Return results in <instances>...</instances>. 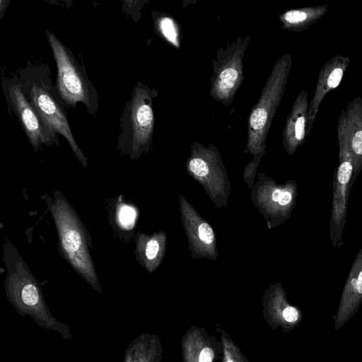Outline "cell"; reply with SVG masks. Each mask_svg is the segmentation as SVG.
Instances as JSON below:
<instances>
[{
  "mask_svg": "<svg viewBox=\"0 0 362 362\" xmlns=\"http://www.w3.org/2000/svg\"><path fill=\"white\" fill-rule=\"evenodd\" d=\"M354 165L347 146L340 150L339 163L333 179V198L329 222V236L334 248L342 245L343 230L346 222L349 193L354 184Z\"/></svg>",
  "mask_w": 362,
  "mask_h": 362,
  "instance_id": "obj_9",
  "label": "cell"
},
{
  "mask_svg": "<svg viewBox=\"0 0 362 362\" xmlns=\"http://www.w3.org/2000/svg\"><path fill=\"white\" fill-rule=\"evenodd\" d=\"M302 101L298 100L288 117L284 131L283 146L288 155H292L305 136V118Z\"/></svg>",
  "mask_w": 362,
  "mask_h": 362,
  "instance_id": "obj_15",
  "label": "cell"
},
{
  "mask_svg": "<svg viewBox=\"0 0 362 362\" xmlns=\"http://www.w3.org/2000/svg\"><path fill=\"white\" fill-rule=\"evenodd\" d=\"M279 18L283 23V28L292 29L304 23L308 19V13L303 10H290L282 13Z\"/></svg>",
  "mask_w": 362,
  "mask_h": 362,
  "instance_id": "obj_19",
  "label": "cell"
},
{
  "mask_svg": "<svg viewBox=\"0 0 362 362\" xmlns=\"http://www.w3.org/2000/svg\"><path fill=\"white\" fill-rule=\"evenodd\" d=\"M362 303V246L351 265L339 299L336 314L333 316L334 329L345 325L358 312Z\"/></svg>",
  "mask_w": 362,
  "mask_h": 362,
  "instance_id": "obj_12",
  "label": "cell"
},
{
  "mask_svg": "<svg viewBox=\"0 0 362 362\" xmlns=\"http://www.w3.org/2000/svg\"><path fill=\"white\" fill-rule=\"evenodd\" d=\"M289 65L290 57L287 54L276 61L250 112L245 152L251 154L252 161L257 165L266 152V138L284 94Z\"/></svg>",
  "mask_w": 362,
  "mask_h": 362,
  "instance_id": "obj_3",
  "label": "cell"
},
{
  "mask_svg": "<svg viewBox=\"0 0 362 362\" xmlns=\"http://www.w3.org/2000/svg\"><path fill=\"white\" fill-rule=\"evenodd\" d=\"M49 209L57 228L62 256L74 269L97 292L102 293L88 250L87 230L65 197L54 192Z\"/></svg>",
  "mask_w": 362,
  "mask_h": 362,
  "instance_id": "obj_1",
  "label": "cell"
},
{
  "mask_svg": "<svg viewBox=\"0 0 362 362\" xmlns=\"http://www.w3.org/2000/svg\"><path fill=\"white\" fill-rule=\"evenodd\" d=\"M9 94L16 115L30 144L35 149H37L42 144L49 140V136L52 133L44 124L30 102L27 100L19 85L11 86Z\"/></svg>",
  "mask_w": 362,
  "mask_h": 362,
  "instance_id": "obj_13",
  "label": "cell"
},
{
  "mask_svg": "<svg viewBox=\"0 0 362 362\" xmlns=\"http://www.w3.org/2000/svg\"><path fill=\"white\" fill-rule=\"evenodd\" d=\"M136 210L134 207L124 203L118 202L115 210V221L122 229H132L136 222Z\"/></svg>",
  "mask_w": 362,
  "mask_h": 362,
  "instance_id": "obj_18",
  "label": "cell"
},
{
  "mask_svg": "<svg viewBox=\"0 0 362 362\" xmlns=\"http://www.w3.org/2000/svg\"><path fill=\"white\" fill-rule=\"evenodd\" d=\"M178 202L180 220L187 238L191 258H206L216 261L218 250L213 227L181 194H179Z\"/></svg>",
  "mask_w": 362,
  "mask_h": 362,
  "instance_id": "obj_10",
  "label": "cell"
},
{
  "mask_svg": "<svg viewBox=\"0 0 362 362\" xmlns=\"http://www.w3.org/2000/svg\"><path fill=\"white\" fill-rule=\"evenodd\" d=\"M152 91L145 85H137L127 103L122 119V136L130 153L139 156L147 152L154 127Z\"/></svg>",
  "mask_w": 362,
  "mask_h": 362,
  "instance_id": "obj_8",
  "label": "cell"
},
{
  "mask_svg": "<svg viewBox=\"0 0 362 362\" xmlns=\"http://www.w3.org/2000/svg\"><path fill=\"white\" fill-rule=\"evenodd\" d=\"M282 317L287 322L296 323L300 318V311L296 307L287 305L283 310Z\"/></svg>",
  "mask_w": 362,
  "mask_h": 362,
  "instance_id": "obj_20",
  "label": "cell"
},
{
  "mask_svg": "<svg viewBox=\"0 0 362 362\" xmlns=\"http://www.w3.org/2000/svg\"><path fill=\"white\" fill-rule=\"evenodd\" d=\"M167 235L158 231L152 235L139 233L136 238V257L148 272H153L161 264L166 251Z\"/></svg>",
  "mask_w": 362,
  "mask_h": 362,
  "instance_id": "obj_14",
  "label": "cell"
},
{
  "mask_svg": "<svg viewBox=\"0 0 362 362\" xmlns=\"http://www.w3.org/2000/svg\"><path fill=\"white\" fill-rule=\"evenodd\" d=\"M156 28L162 37L171 45L180 48V32L178 23L169 16H161L155 21Z\"/></svg>",
  "mask_w": 362,
  "mask_h": 362,
  "instance_id": "obj_17",
  "label": "cell"
},
{
  "mask_svg": "<svg viewBox=\"0 0 362 362\" xmlns=\"http://www.w3.org/2000/svg\"><path fill=\"white\" fill-rule=\"evenodd\" d=\"M296 180H289L278 184L262 173H258L257 181L251 190V201L272 229L284 224L291 216L298 197Z\"/></svg>",
  "mask_w": 362,
  "mask_h": 362,
  "instance_id": "obj_7",
  "label": "cell"
},
{
  "mask_svg": "<svg viewBox=\"0 0 362 362\" xmlns=\"http://www.w3.org/2000/svg\"><path fill=\"white\" fill-rule=\"evenodd\" d=\"M6 296L21 316L28 315L40 327L72 339L67 324L57 320L49 310L41 287L26 264L11 267L5 279Z\"/></svg>",
  "mask_w": 362,
  "mask_h": 362,
  "instance_id": "obj_2",
  "label": "cell"
},
{
  "mask_svg": "<svg viewBox=\"0 0 362 362\" xmlns=\"http://www.w3.org/2000/svg\"><path fill=\"white\" fill-rule=\"evenodd\" d=\"M251 36L241 35L226 47H220L212 60L210 95L228 106L244 80L243 57Z\"/></svg>",
  "mask_w": 362,
  "mask_h": 362,
  "instance_id": "obj_5",
  "label": "cell"
},
{
  "mask_svg": "<svg viewBox=\"0 0 362 362\" xmlns=\"http://www.w3.org/2000/svg\"><path fill=\"white\" fill-rule=\"evenodd\" d=\"M46 33L57 66V88L60 97L71 106L81 102L90 112L96 93L84 69L52 33L46 30Z\"/></svg>",
  "mask_w": 362,
  "mask_h": 362,
  "instance_id": "obj_6",
  "label": "cell"
},
{
  "mask_svg": "<svg viewBox=\"0 0 362 362\" xmlns=\"http://www.w3.org/2000/svg\"><path fill=\"white\" fill-rule=\"evenodd\" d=\"M30 103L41 120L54 135L59 133L68 141L76 157L83 166L87 165V158L78 146L67 118L52 95L41 86L33 84L30 89Z\"/></svg>",
  "mask_w": 362,
  "mask_h": 362,
  "instance_id": "obj_11",
  "label": "cell"
},
{
  "mask_svg": "<svg viewBox=\"0 0 362 362\" xmlns=\"http://www.w3.org/2000/svg\"><path fill=\"white\" fill-rule=\"evenodd\" d=\"M152 348L150 339L141 334L126 348L124 362H151Z\"/></svg>",
  "mask_w": 362,
  "mask_h": 362,
  "instance_id": "obj_16",
  "label": "cell"
},
{
  "mask_svg": "<svg viewBox=\"0 0 362 362\" xmlns=\"http://www.w3.org/2000/svg\"><path fill=\"white\" fill-rule=\"evenodd\" d=\"M186 170L202 186L216 209L227 207L230 182L221 156L214 144L206 147L194 141L190 146Z\"/></svg>",
  "mask_w": 362,
  "mask_h": 362,
  "instance_id": "obj_4",
  "label": "cell"
},
{
  "mask_svg": "<svg viewBox=\"0 0 362 362\" xmlns=\"http://www.w3.org/2000/svg\"><path fill=\"white\" fill-rule=\"evenodd\" d=\"M343 75V71L340 68L334 69L327 79V86L329 88H336L340 83Z\"/></svg>",
  "mask_w": 362,
  "mask_h": 362,
  "instance_id": "obj_21",
  "label": "cell"
},
{
  "mask_svg": "<svg viewBox=\"0 0 362 362\" xmlns=\"http://www.w3.org/2000/svg\"><path fill=\"white\" fill-rule=\"evenodd\" d=\"M228 362H233V361H228Z\"/></svg>",
  "mask_w": 362,
  "mask_h": 362,
  "instance_id": "obj_23",
  "label": "cell"
},
{
  "mask_svg": "<svg viewBox=\"0 0 362 362\" xmlns=\"http://www.w3.org/2000/svg\"><path fill=\"white\" fill-rule=\"evenodd\" d=\"M214 358V352L209 348L204 349L199 356V362H212Z\"/></svg>",
  "mask_w": 362,
  "mask_h": 362,
  "instance_id": "obj_22",
  "label": "cell"
}]
</instances>
